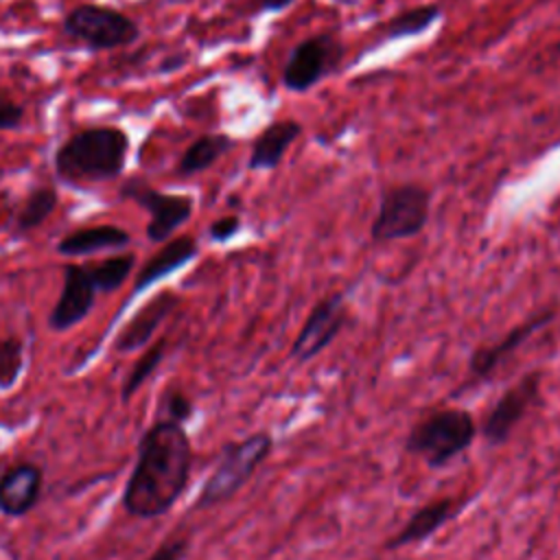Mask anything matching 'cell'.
<instances>
[{
	"label": "cell",
	"mask_w": 560,
	"mask_h": 560,
	"mask_svg": "<svg viewBox=\"0 0 560 560\" xmlns=\"http://www.w3.org/2000/svg\"><path fill=\"white\" fill-rule=\"evenodd\" d=\"M136 267V254H116L98 262H90V276L98 289V293H114L122 287V282L131 276Z\"/></svg>",
	"instance_id": "cell-22"
},
{
	"label": "cell",
	"mask_w": 560,
	"mask_h": 560,
	"mask_svg": "<svg viewBox=\"0 0 560 560\" xmlns=\"http://www.w3.org/2000/svg\"><path fill=\"white\" fill-rule=\"evenodd\" d=\"M343 59V44L332 33H315L298 42L282 68V85L304 94L335 72Z\"/></svg>",
	"instance_id": "cell-11"
},
{
	"label": "cell",
	"mask_w": 560,
	"mask_h": 560,
	"mask_svg": "<svg viewBox=\"0 0 560 560\" xmlns=\"http://www.w3.org/2000/svg\"><path fill=\"white\" fill-rule=\"evenodd\" d=\"M197 254H199V243L195 236L184 234V236L168 238L153 256H149L144 260V265L136 273L131 295H138L142 291H147L149 287L158 284L160 280L168 278L171 273L184 269L188 262H192L197 258Z\"/></svg>",
	"instance_id": "cell-15"
},
{
	"label": "cell",
	"mask_w": 560,
	"mask_h": 560,
	"mask_svg": "<svg viewBox=\"0 0 560 560\" xmlns=\"http://www.w3.org/2000/svg\"><path fill=\"white\" fill-rule=\"evenodd\" d=\"M164 354H166V339H158L149 350L142 352V357L131 365V370L127 372V376L120 385V402H129L133 398V394L140 389V385H144L147 378L164 361Z\"/></svg>",
	"instance_id": "cell-23"
},
{
	"label": "cell",
	"mask_w": 560,
	"mask_h": 560,
	"mask_svg": "<svg viewBox=\"0 0 560 560\" xmlns=\"http://www.w3.org/2000/svg\"><path fill=\"white\" fill-rule=\"evenodd\" d=\"M57 203H59V192L55 190V186L33 188L15 214V221H13L15 232L26 234L39 228L57 210Z\"/></svg>",
	"instance_id": "cell-21"
},
{
	"label": "cell",
	"mask_w": 560,
	"mask_h": 560,
	"mask_svg": "<svg viewBox=\"0 0 560 560\" xmlns=\"http://www.w3.org/2000/svg\"><path fill=\"white\" fill-rule=\"evenodd\" d=\"M44 472L33 462H20L0 475V514L26 516L42 497Z\"/></svg>",
	"instance_id": "cell-14"
},
{
	"label": "cell",
	"mask_w": 560,
	"mask_h": 560,
	"mask_svg": "<svg viewBox=\"0 0 560 560\" xmlns=\"http://www.w3.org/2000/svg\"><path fill=\"white\" fill-rule=\"evenodd\" d=\"M302 125L295 118H280L267 125L252 144L247 168L249 171H273L280 166L287 149L300 138Z\"/></svg>",
	"instance_id": "cell-17"
},
{
	"label": "cell",
	"mask_w": 560,
	"mask_h": 560,
	"mask_svg": "<svg viewBox=\"0 0 560 560\" xmlns=\"http://www.w3.org/2000/svg\"><path fill=\"white\" fill-rule=\"evenodd\" d=\"M129 136L120 127H88L72 133L52 158L59 179L68 184H96L122 175Z\"/></svg>",
	"instance_id": "cell-2"
},
{
	"label": "cell",
	"mask_w": 560,
	"mask_h": 560,
	"mask_svg": "<svg viewBox=\"0 0 560 560\" xmlns=\"http://www.w3.org/2000/svg\"><path fill=\"white\" fill-rule=\"evenodd\" d=\"M131 243V234L114 223H101L90 228H79L68 232L57 243V254L74 258V256H90L98 252H120Z\"/></svg>",
	"instance_id": "cell-18"
},
{
	"label": "cell",
	"mask_w": 560,
	"mask_h": 560,
	"mask_svg": "<svg viewBox=\"0 0 560 560\" xmlns=\"http://www.w3.org/2000/svg\"><path fill=\"white\" fill-rule=\"evenodd\" d=\"M440 18H442V7L435 4V2L405 9V11L389 18V22L383 26V37L385 39H402V37L422 35Z\"/></svg>",
	"instance_id": "cell-20"
},
{
	"label": "cell",
	"mask_w": 560,
	"mask_h": 560,
	"mask_svg": "<svg viewBox=\"0 0 560 560\" xmlns=\"http://www.w3.org/2000/svg\"><path fill=\"white\" fill-rule=\"evenodd\" d=\"M160 411L164 413L166 420L186 424L195 416V402L182 389H173V392L164 394V398L160 402Z\"/></svg>",
	"instance_id": "cell-25"
},
{
	"label": "cell",
	"mask_w": 560,
	"mask_h": 560,
	"mask_svg": "<svg viewBox=\"0 0 560 560\" xmlns=\"http://www.w3.org/2000/svg\"><path fill=\"white\" fill-rule=\"evenodd\" d=\"M295 0H260L258 4V11L260 13H280L284 11L287 7H291Z\"/></svg>",
	"instance_id": "cell-29"
},
{
	"label": "cell",
	"mask_w": 560,
	"mask_h": 560,
	"mask_svg": "<svg viewBox=\"0 0 560 560\" xmlns=\"http://www.w3.org/2000/svg\"><path fill=\"white\" fill-rule=\"evenodd\" d=\"M175 304H177V295L173 291H162L155 298H151L122 326V330L118 332V337L114 341V348L118 352H133L140 346H144L155 335L158 326L173 313Z\"/></svg>",
	"instance_id": "cell-16"
},
{
	"label": "cell",
	"mask_w": 560,
	"mask_h": 560,
	"mask_svg": "<svg viewBox=\"0 0 560 560\" xmlns=\"http://www.w3.org/2000/svg\"><path fill=\"white\" fill-rule=\"evenodd\" d=\"M431 214V192L413 182L387 186L378 197L376 214L370 223L374 243H392L418 236Z\"/></svg>",
	"instance_id": "cell-5"
},
{
	"label": "cell",
	"mask_w": 560,
	"mask_h": 560,
	"mask_svg": "<svg viewBox=\"0 0 560 560\" xmlns=\"http://www.w3.org/2000/svg\"><path fill=\"white\" fill-rule=\"evenodd\" d=\"M479 422L464 407H435L422 413L407 431L402 448L431 470L446 468L477 440Z\"/></svg>",
	"instance_id": "cell-3"
},
{
	"label": "cell",
	"mask_w": 560,
	"mask_h": 560,
	"mask_svg": "<svg viewBox=\"0 0 560 560\" xmlns=\"http://www.w3.org/2000/svg\"><path fill=\"white\" fill-rule=\"evenodd\" d=\"M26 107L0 90V131L18 129L24 122Z\"/></svg>",
	"instance_id": "cell-26"
},
{
	"label": "cell",
	"mask_w": 560,
	"mask_h": 560,
	"mask_svg": "<svg viewBox=\"0 0 560 560\" xmlns=\"http://www.w3.org/2000/svg\"><path fill=\"white\" fill-rule=\"evenodd\" d=\"M470 497H440L413 510L407 521L383 542V551H398L433 538L444 525L455 521L470 503Z\"/></svg>",
	"instance_id": "cell-12"
},
{
	"label": "cell",
	"mask_w": 560,
	"mask_h": 560,
	"mask_svg": "<svg viewBox=\"0 0 560 560\" xmlns=\"http://www.w3.org/2000/svg\"><path fill=\"white\" fill-rule=\"evenodd\" d=\"M63 35L90 50H116L140 37V26L122 11L103 4H79L63 15Z\"/></svg>",
	"instance_id": "cell-7"
},
{
	"label": "cell",
	"mask_w": 560,
	"mask_h": 560,
	"mask_svg": "<svg viewBox=\"0 0 560 560\" xmlns=\"http://www.w3.org/2000/svg\"><path fill=\"white\" fill-rule=\"evenodd\" d=\"M120 199L133 201L149 212L147 238L151 243H166L192 217L195 201L190 195H173L153 188L142 177H127L118 190Z\"/></svg>",
	"instance_id": "cell-9"
},
{
	"label": "cell",
	"mask_w": 560,
	"mask_h": 560,
	"mask_svg": "<svg viewBox=\"0 0 560 560\" xmlns=\"http://www.w3.org/2000/svg\"><path fill=\"white\" fill-rule=\"evenodd\" d=\"M273 435L265 429L241 440L225 442L219 451L214 468L206 477L192 503V510H208L236 497L273 453Z\"/></svg>",
	"instance_id": "cell-4"
},
{
	"label": "cell",
	"mask_w": 560,
	"mask_h": 560,
	"mask_svg": "<svg viewBox=\"0 0 560 560\" xmlns=\"http://www.w3.org/2000/svg\"><path fill=\"white\" fill-rule=\"evenodd\" d=\"M241 228H243V221L238 214H225V217L214 219L208 225V238L212 243H228L241 232Z\"/></svg>",
	"instance_id": "cell-28"
},
{
	"label": "cell",
	"mask_w": 560,
	"mask_h": 560,
	"mask_svg": "<svg viewBox=\"0 0 560 560\" xmlns=\"http://www.w3.org/2000/svg\"><path fill=\"white\" fill-rule=\"evenodd\" d=\"M192 457L184 424L155 420L138 440L136 462L120 497L125 512L142 521L168 514L188 488Z\"/></svg>",
	"instance_id": "cell-1"
},
{
	"label": "cell",
	"mask_w": 560,
	"mask_h": 560,
	"mask_svg": "<svg viewBox=\"0 0 560 560\" xmlns=\"http://www.w3.org/2000/svg\"><path fill=\"white\" fill-rule=\"evenodd\" d=\"M558 317V304H547L540 311L529 313L525 319H521L518 324H514L512 328H508L499 339H494L492 343H479L470 354H468V365H466V383H462L453 396L470 385H479L486 383L516 350H521L534 335L542 332L547 326L553 324V319Z\"/></svg>",
	"instance_id": "cell-8"
},
{
	"label": "cell",
	"mask_w": 560,
	"mask_h": 560,
	"mask_svg": "<svg viewBox=\"0 0 560 560\" xmlns=\"http://www.w3.org/2000/svg\"><path fill=\"white\" fill-rule=\"evenodd\" d=\"M24 370V341L20 337H0V392H9Z\"/></svg>",
	"instance_id": "cell-24"
},
{
	"label": "cell",
	"mask_w": 560,
	"mask_h": 560,
	"mask_svg": "<svg viewBox=\"0 0 560 560\" xmlns=\"http://www.w3.org/2000/svg\"><path fill=\"white\" fill-rule=\"evenodd\" d=\"M184 63H186V55H182V52H177V55H168V57L160 63V72H173V70H179Z\"/></svg>",
	"instance_id": "cell-30"
},
{
	"label": "cell",
	"mask_w": 560,
	"mask_h": 560,
	"mask_svg": "<svg viewBox=\"0 0 560 560\" xmlns=\"http://www.w3.org/2000/svg\"><path fill=\"white\" fill-rule=\"evenodd\" d=\"M234 147V138L228 133H203L195 138L182 153L175 173L179 177H190L208 171L219 158H223Z\"/></svg>",
	"instance_id": "cell-19"
},
{
	"label": "cell",
	"mask_w": 560,
	"mask_h": 560,
	"mask_svg": "<svg viewBox=\"0 0 560 560\" xmlns=\"http://www.w3.org/2000/svg\"><path fill=\"white\" fill-rule=\"evenodd\" d=\"M348 319H350V306H348V295L343 291H335L319 298L311 306L300 330L295 332L293 343L289 348V359L298 365L313 361L339 337Z\"/></svg>",
	"instance_id": "cell-10"
},
{
	"label": "cell",
	"mask_w": 560,
	"mask_h": 560,
	"mask_svg": "<svg viewBox=\"0 0 560 560\" xmlns=\"http://www.w3.org/2000/svg\"><path fill=\"white\" fill-rule=\"evenodd\" d=\"M542 381L545 372L540 368H534L499 394V398L490 405L479 424V435L486 446L497 448L510 442L518 424L532 413L534 407L542 402Z\"/></svg>",
	"instance_id": "cell-6"
},
{
	"label": "cell",
	"mask_w": 560,
	"mask_h": 560,
	"mask_svg": "<svg viewBox=\"0 0 560 560\" xmlns=\"http://www.w3.org/2000/svg\"><path fill=\"white\" fill-rule=\"evenodd\" d=\"M96 293L98 289L90 276L88 265H66L59 298L48 315L50 330L66 332L83 322L96 302Z\"/></svg>",
	"instance_id": "cell-13"
},
{
	"label": "cell",
	"mask_w": 560,
	"mask_h": 560,
	"mask_svg": "<svg viewBox=\"0 0 560 560\" xmlns=\"http://www.w3.org/2000/svg\"><path fill=\"white\" fill-rule=\"evenodd\" d=\"M190 549V538L188 536H171L162 540L147 560H184Z\"/></svg>",
	"instance_id": "cell-27"
}]
</instances>
